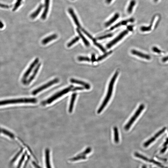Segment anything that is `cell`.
Returning a JSON list of instances; mask_svg holds the SVG:
<instances>
[{
  "label": "cell",
  "instance_id": "34",
  "mask_svg": "<svg viewBox=\"0 0 168 168\" xmlns=\"http://www.w3.org/2000/svg\"><path fill=\"white\" fill-rule=\"evenodd\" d=\"M23 149H21L20 151L17 153V154H16V155L14 157V158H13V160L11 161V163H14V162L16 160H17V159L18 157L20 155V154H21L22 152H23Z\"/></svg>",
  "mask_w": 168,
  "mask_h": 168
},
{
  "label": "cell",
  "instance_id": "41",
  "mask_svg": "<svg viewBox=\"0 0 168 168\" xmlns=\"http://www.w3.org/2000/svg\"><path fill=\"white\" fill-rule=\"evenodd\" d=\"M96 59L95 56V55H92L91 56V61L93 63V62L96 61Z\"/></svg>",
  "mask_w": 168,
  "mask_h": 168
},
{
  "label": "cell",
  "instance_id": "33",
  "mask_svg": "<svg viewBox=\"0 0 168 168\" xmlns=\"http://www.w3.org/2000/svg\"><path fill=\"white\" fill-rule=\"evenodd\" d=\"M112 36V34H108L104 35L103 36L99 37V38H97V39L100 40H102V39H105V38H111V37Z\"/></svg>",
  "mask_w": 168,
  "mask_h": 168
},
{
  "label": "cell",
  "instance_id": "25",
  "mask_svg": "<svg viewBox=\"0 0 168 168\" xmlns=\"http://www.w3.org/2000/svg\"><path fill=\"white\" fill-rule=\"evenodd\" d=\"M22 1L23 0H17L13 9V11H16L19 8V7L21 5Z\"/></svg>",
  "mask_w": 168,
  "mask_h": 168
},
{
  "label": "cell",
  "instance_id": "45",
  "mask_svg": "<svg viewBox=\"0 0 168 168\" xmlns=\"http://www.w3.org/2000/svg\"><path fill=\"white\" fill-rule=\"evenodd\" d=\"M128 30L130 31H132L133 30V26H129L127 27Z\"/></svg>",
  "mask_w": 168,
  "mask_h": 168
},
{
  "label": "cell",
  "instance_id": "12",
  "mask_svg": "<svg viewBox=\"0 0 168 168\" xmlns=\"http://www.w3.org/2000/svg\"><path fill=\"white\" fill-rule=\"evenodd\" d=\"M50 0H45V8L43 12L41 15V19H45L48 13L49 7Z\"/></svg>",
  "mask_w": 168,
  "mask_h": 168
},
{
  "label": "cell",
  "instance_id": "36",
  "mask_svg": "<svg viewBox=\"0 0 168 168\" xmlns=\"http://www.w3.org/2000/svg\"><path fill=\"white\" fill-rule=\"evenodd\" d=\"M166 130V128H164L163 129H162L161 130H160L157 132L156 134L155 135V136H154L156 138H157L160 135H161L162 134L163 132H164L165 130Z\"/></svg>",
  "mask_w": 168,
  "mask_h": 168
},
{
  "label": "cell",
  "instance_id": "1",
  "mask_svg": "<svg viewBox=\"0 0 168 168\" xmlns=\"http://www.w3.org/2000/svg\"><path fill=\"white\" fill-rule=\"evenodd\" d=\"M118 74L119 73L118 71H117L116 72L113 76L112 79H111L110 82V83L107 96L104 100L103 102H102L101 105L99 109L97 111L98 114L100 113L101 112L104 108L107 105L108 102H109L110 99L111 95L112 94L114 84V83H115V80L116 79L117 76H118Z\"/></svg>",
  "mask_w": 168,
  "mask_h": 168
},
{
  "label": "cell",
  "instance_id": "46",
  "mask_svg": "<svg viewBox=\"0 0 168 168\" xmlns=\"http://www.w3.org/2000/svg\"><path fill=\"white\" fill-rule=\"evenodd\" d=\"M168 138L167 139H166V142L164 143L163 146H166L167 145H168Z\"/></svg>",
  "mask_w": 168,
  "mask_h": 168
},
{
  "label": "cell",
  "instance_id": "7",
  "mask_svg": "<svg viewBox=\"0 0 168 168\" xmlns=\"http://www.w3.org/2000/svg\"><path fill=\"white\" fill-rule=\"evenodd\" d=\"M39 61V59L38 58H37L36 59L32 64H31L29 68L24 74L23 78H22V81H23V83L26 84L27 78H28V77L29 76L30 74L32 72L34 67L38 63Z\"/></svg>",
  "mask_w": 168,
  "mask_h": 168
},
{
  "label": "cell",
  "instance_id": "38",
  "mask_svg": "<svg viewBox=\"0 0 168 168\" xmlns=\"http://www.w3.org/2000/svg\"><path fill=\"white\" fill-rule=\"evenodd\" d=\"M152 50L153 51L157 53L160 54L161 53V50H160L159 49L156 47H153L152 48Z\"/></svg>",
  "mask_w": 168,
  "mask_h": 168
},
{
  "label": "cell",
  "instance_id": "44",
  "mask_svg": "<svg viewBox=\"0 0 168 168\" xmlns=\"http://www.w3.org/2000/svg\"><path fill=\"white\" fill-rule=\"evenodd\" d=\"M167 147L165 146L164 148H163V149L161 150V153H164L166 151V149H167Z\"/></svg>",
  "mask_w": 168,
  "mask_h": 168
},
{
  "label": "cell",
  "instance_id": "19",
  "mask_svg": "<svg viewBox=\"0 0 168 168\" xmlns=\"http://www.w3.org/2000/svg\"><path fill=\"white\" fill-rule=\"evenodd\" d=\"M44 5L42 4H40L38 8L36 11L31 15L30 17L32 19H35L39 14L41 10H42Z\"/></svg>",
  "mask_w": 168,
  "mask_h": 168
},
{
  "label": "cell",
  "instance_id": "40",
  "mask_svg": "<svg viewBox=\"0 0 168 168\" xmlns=\"http://www.w3.org/2000/svg\"><path fill=\"white\" fill-rule=\"evenodd\" d=\"M32 165L34 166V167L35 168H42L41 167V166L37 164V163H36L35 162H32Z\"/></svg>",
  "mask_w": 168,
  "mask_h": 168
},
{
  "label": "cell",
  "instance_id": "29",
  "mask_svg": "<svg viewBox=\"0 0 168 168\" xmlns=\"http://www.w3.org/2000/svg\"><path fill=\"white\" fill-rule=\"evenodd\" d=\"M26 155V153L25 152L24 154H23L21 158L19 160L17 168H20L22 163H23L24 161Z\"/></svg>",
  "mask_w": 168,
  "mask_h": 168
},
{
  "label": "cell",
  "instance_id": "37",
  "mask_svg": "<svg viewBox=\"0 0 168 168\" xmlns=\"http://www.w3.org/2000/svg\"><path fill=\"white\" fill-rule=\"evenodd\" d=\"M11 5H9L7 4L1 3H0V8L4 9H8L12 7Z\"/></svg>",
  "mask_w": 168,
  "mask_h": 168
},
{
  "label": "cell",
  "instance_id": "50",
  "mask_svg": "<svg viewBox=\"0 0 168 168\" xmlns=\"http://www.w3.org/2000/svg\"><path fill=\"white\" fill-rule=\"evenodd\" d=\"M1 133V128H0V133Z\"/></svg>",
  "mask_w": 168,
  "mask_h": 168
},
{
  "label": "cell",
  "instance_id": "24",
  "mask_svg": "<svg viewBox=\"0 0 168 168\" xmlns=\"http://www.w3.org/2000/svg\"><path fill=\"white\" fill-rule=\"evenodd\" d=\"M112 52V51H110L108 52L105 53V54H104V55H102L99 56V57H98V59H96V61H99L101 60H102V59H105V58L107 57V56L109 55H110L111 54Z\"/></svg>",
  "mask_w": 168,
  "mask_h": 168
},
{
  "label": "cell",
  "instance_id": "30",
  "mask_svg": "<svg viewBox=\"0 0 168 168\" xmlns=\"http://www.w3.org/2000/svg\"><path fill=\"white\" fill-rule=\"evenodd\" d=\"M152 23L149 26H143L141 28V30L142 32H147V31H149L151 30L152 27Z\"/></svg>",
  "mask_w": 168,
  "mask_h": 168
},
{
  "label": "cell",
  "instance_id": "16",
  "mask_svg": "<svg viewBox=\"0 0 168 168\" xmlns=\"http://www.w3.org/2000/svg\"><path fill=\"white\" fill-rule=\"evenodd\" d=\"M77 95V93H74L73 94L72 96H71L69 109V111L70 113H71L72 112Z\"/></svg>",
  "mask_w": 168,
  "mask_h": 168
},
{
  "label": "cell",
  "instance_id": "18",
  "mask_svg": "<svg viewBox=\"0 0 168 168\" xmlns=\"http://www.w3.org/2000/svg\"><path fill=\"white\" fill-rule=\"evenodd\" d=\"M120 15L118 13H116L115 14L113 17H112V18L110 19L109 21L105 23V26L106 27L109 26L112 23H114L119 17Z\"/></svg>",
  "mask_w": 168,
  "mask_h": 168
},
{
  "label": "cell",
  "instance_id": "4",
  "mask_svg": "<svg viewBox=\"0 0 168 168\" xmlns=\"http://www.w3.org/2000/svg\"><path fill=\"white\" fill-rule=\"evenodd\" d=\"M145 108V105L144 104H142L140 105L139 108H138L137 110L135 112L133 116L129 120L128 122L126 125L125 127V129L126 130H128L130 128L131 126H132L133 123L134 122L135 120L137 118V117L142 112V111Z\"/></svg>",
  "mask_w": 168,
  "mask_h": 168
},
{
  "label": "cell",
  "instance_id": "26",
  "mask_svg": "<svg viewBox=\"0 0 168 168\" xmlns=\"http://www.w3.org/2000/svg\"><path fill=\"white\" fill-rule=\"evenodd\" d=\"M135 156L140 158L142 159L143 160L145 161L150 162V160L147 158V157L144 156L143 155H141L137 153H135L134 154Z\"/></svg>",
  "mask_w": 168,
  "mask_h": 168
},
{
  "label": "cell",
  "instance_id": "47",
  "mask_svg": "<svg viewBox=\"0 0 168 168\" xmlns=\"http://www.w3.org/2000/svg\"><path fill=\"white\" fill-rule=\"evenodd\" d=\"M112 1V0H106V2L108 4H109Z\"/></svg>",
  "mask_w": 168,
  "mask_h": 168
},
{
  "label": "cell",
  "instance_id": "13",
  "mask_svg": "<svg viewBox=\"0 0 168 168\" xmlns=\"http://www.w3.org/2000/svg\"><path fill=\"white\" fill-rule=\"evenodd\" d=\"M70 81L71 83L80 84L81 85L84 86V88L87 89V90H90V85L87 83L75 79L74 78L71 79Z\"/></svg>",
  "mask_w": 168,
  "mask_h": 168
},
{
  "label": "cell",
  "instance_id": "10",
  "mask_svg": "<svg viewBox=\"0 0 168 168\" xmlns=\"http://www.w3.org/2000/svg\"><path fill=\"white\" fill-rule=\"evenodd\" d=\"M41 66V64L39 63L37 65L36 67L34 70L33 73L32 74V75L30 77L29 79L26 81V84H29L32 82V80L34 79L36 76L38 74V71L40 69V66Z\"/></svg>",
  "mask_w": 168,
  "mask_h": 168
},
{
  "label": "cell",
  "instance_id": "9",
  "mask_svg": "<svg viewBox=\"0 0 168 168\" xmlns=\"http://www.w3.org/2000/svg\"><path fill=\"white\" fill-rule=\"evenodd\" d=\"M45 163L46 168H52L50 160V151L48 148L45 150Z\"/></svg>",
  "mask_w": 168,
  "mask_h": 168
},
{
  "label": "cell",
  "instance_id": "8",
  "mask_svg": "<svg viewBox=\"0 0 168 168\" xmlns=\"http://www.w3.org/2000/svg\"><path fill=\"white\" fill-rule=\"evenodd\" d=\"M128 31L127 30H125L124 31H123V32H122L121 33H120V34L118 35V36H117L116 38L114 39L112 41H111V42L107 45V48L108 49L111 48L114 45L117 43L118 41H119L120 40H121L122 39L123 37L125 36L128 33Z\"/></svg>",
  "mask_w": 168,
  "mask_h": 168
},
{
  "label": "cell",
  "instance_id": "22",
  "mask_svg": "<svg viewBox=\"0 0 168 168\" xmlns=\"http://www.w3.org/2000/svg\"><path fill=\"white\" fill-rule=\"evenodd\" d=\"M114 141L116 143H118L119 141V132L118 129L117 127L114 128Z\"/></svg>",
  "mask_w": 168,
  "mask_h": 168
},
{
  "label": "cell",
  "instance_id": "5",
  "mask_svg": "<svg viewBox=\"0 0 168 168\" xmlns=\"http://www.w3.org/2000/svg\"><path fill=\"white\" fill-rule=\"evenodd\" d=\"M59 80L58 78H56L54 79L51 80V81L49 82L48 83L42 86H41L38 89H36L32 91V94L34 95H36L37 94L39 93L40 92L46 89H47L48 87H49L50 86L56 84L59 82Z\"/></svg>",
  "mask_w": 168,
  "mask_h": 168
},
{
  "label": "cell",
  "instance_id": "27",
  "mask_svg": "<svg viewBox=\"0 0 168 168\" xmlns=\"http://www.w3.org/2000/svg\"><path fill=\"white\" fill-rule=\"evenodd\" d=\"M79 38L78 37H76L75 38L73 39L72 41H71L70 42H69L67 44V47H71L73 45L75 44L76 42L79 41Z\"/></svg>",
  "mask_w": 168,
  "mask_h": 168
},
{
  "label": "cell",
  "instance_id": "3",
  "mask_svg": "<svg viewBox=\"0 0 168 168\" xmlns=\"http://www.w3.org/2000/svg\"><path fill=\"white\" fill-rule=\"evenodd\" d=\"M73 87V86L71 85L67 87V88L58 92V93L55 94L51 96V97L48 98L47 100L43 101L41 103V104L43 105L50 104L52 103L53 102L55 101L56 100L69 93L71 90H72Z\"/></svg>",
  "mask_w": 168,
  "mask_h": 168
},
{
  "label": "cell",
  "instance_id": "42",
  "mask_svg": "<svg viewBox=\"0 0 168 168\" xmlns=\"http://www.w3.org/2000/svg\"><path fill=\"white\" fill-rule=\"evenodd\" d=\"M4 26V24L3 22L0 21V29H2Z\"/></svg>",
  "mask_w": 168,
  "mask_h": 168
},
{
  "label": "cell",
  "instance_id": "21",
  "mask_svg": "<svg viewBox=\"0 0 168 168\" xmlns=\"http://www.w3.org/2000/svg\"><path fill=\"white\" fill-rule=\"evenodd\" d=\"M136 3V1L135 0H132L130 1L129 6L127 9V13L129 14H131L133 11V8Z\"/></svg>",
  "mask_w": 168,
  "mask_h": 168
},
{
  "label": "cell",
  "instance_id": "17",
  "mask_svg": "<svg viewBox=\"0 0 168 168\" xmlns=\"http://www.w3.org/2000/svg\"><path fill=\"white\" fill-rule=\"evenodd\" d=\"M58 37L57 35L56 34H54L50 36L47 37L44 39H43L42 41V43L43 44L45 45L50 41H52L53 40L57 38Z\"/></svg>",
  "mask_w": 168,
  "mask_h": 168
},
{
  "label": "cell",
  "instance_id": "11",
  "mask_svg": "<svg viewBox=\"0 0 168 168\" xmlns=\"http://www.w3.org/2000/svg\"><path fill=\"white\" fill-rule=\"evenodd\" d=\"M68 12H69L70 14V15L71 17H72L73 19V20L74 22H75V24L76 25V26L79 28H81V26H80L79 22L76 15L75 14L72 8H69L68 10Z\"/></svg>",
  "mask_w": 168,
  "mask_h": 168
},
{
  "label": "cell",
  "instance_id": "28",
  "mask_svg": "<svg viewBox=\"0 0 168 168\" xmlns=\"http://www.w3.org/2000/svg\"><path fill=\"white\" fill-rule=\"evenodd\" d=\"M156 139L155 136L151 138L148 140L147 141V142L145 143L144 144V146L145 147H146L149 146L150 144L152 143V142L155 141V139Z\"/></svg>",
  "mask_w": 168,
  "mask_h": 168
},
{
  "label": "cell",
  "instance_id": "20",
  "mask_svg": "<svg viewBox=\"0 0 168 168\" xmlns=\"http://www.w3.org/2000/svg\"><path fill=\"white\" fill-rule=\"evenodd\" d=\"M76 31L78 34L79 35L80 38L82 39L85 46L87 47H89V46H90V43L85 38V37H84V36L83 35V34L82 33L79 29H77Z\"/></svg>",
  "mask_w": 168,
  "mask_h": 168
},
{
  "label": "cell",
  "instance_id": "14",
  "mask_svg": "<svg viewBox=\"0 0 168 168\" xmlns=\"http://www.w3.org/2000/svg\"><path fill=\"white\" fill-rule=\"evenodd\" d=\"M134 21V19L133 18H131L126 20L120 22L119 23H117V24L114 25L110 29V31L112 30H113L118 27L122 26V25H126L129 22H133Z\"/></svg>",
  "mask_w": 168,
  "mask_h": 168
},
{
  "label": "cell",
  "instance_id": "15",
  "mask_svg": "<svg viewBox=\"0 0 168 168\" xmlns=\"http://www.w3.org/2000/svg\"><path fill=\"white\" fill-rule=\"evenodd\" d=\"M131 52L132 54L139 56V57L143 58L148 59V60H149L151 59V56L145 54L140 52L139 51H137L136 50H132Z\"/></svg>",
  "mask_w": 168,
  "mask_h": 168
},
{
  "label": "cell",
  "instance_id": "43",
  "mask_svg": "<svg viewBox=\"0 0 168 168\" xmlns=\"http://www.w3.org/2000/svg\"><path fill=\"white\" fill-rule=\"evenodd\" d=\"M168 60V56L163 58L162 59V61L163 62H166Z\"/></svg>",
  "mask_w": 168,
  "mask_h": 168
},
{
  "label": "cell",
  "instance_id": "39",
  "mask_svg": "<svg viewBox=\"0 0 168 168\" xmlns=\"http://www.w3.org/2000/svg\"><path fill=\"white\" fill-rule=\"evenodd\" d=\"M84 87H75L73 88L72 90V91H76L77 90H84Z\"/></svg>",
  "mask_w": 168,
  "mask_h": 168
},
{
  "label": "cell",
  "instance_id": "48",
  "mask_svg": "<svg viewBox=\"0 0 168 168\" xmlns=\"http://www.w3.org/2000/svg\"><path fill=\"white\" fill-rule=\"evenodd\" d=\"M142 168H147L146 166L145 165H144L143 166Z\"/></svg>",
  "mask_w": 168,
  "mask_h": 168
},
{
  "label": "cell",
  "instance_id": "2",
  "mask_svg": "<svg viewBox=\"0 0 168 168\" xmlns=\"http://www.w3.org/2000/svg\"><path fill=\"white\" fill-rule=\"evenodd\" d=\"M38 100L35 98H21L0 101V105L17 103H36Z\"/></svg>",
  "mask_w": 168,
  "mask_h": 168
},
{
  "label": "cell",
  "instance_id": "49",
  "mask_svg": "<svg viewBox=\"0 0 168 168\" xmlns=\"http://www.w3.org/2000/svg\"><path fill=\"white\" fill-rule=\"evenodd\" d=\"M154 1H155V2H157V1H158V0H154Z\"/></svg>",
  "mask_w": 168,
  "mask_h": 168
},
{
  "label": "cell",
  "instance_id": "31",
  "mask_svg": "<svg viewBox=\"0 0 168 168\" xmlns=\"http://www.w3.org/2000/svg\"><path fill=\"white\" fill-rule=\"evenodd\" d=\"M93 42L94 44L96 46V47H97L98 48H99L100 49L102 52H105L106 51L105 49L102 47V46L101 45V44L99 43L96 42V41H93Z\"/></svg>",
  "mask_w": 168,
  "mask_h": 168
},
{
  "label": "cell",
  "instance_id": "23",
  "mask_svg": "<svg viewBox=\"0 0 168 168\" xmlns=\"http://www.w3.org/2000/svg\"><path fill=\"white\" fill-rule=\"evenodd\" d=\"M1 133L9 137L12 139H14V136L13 134L5 129L1 128Z\"/></svg>",
  "mask_w": 168,
  "mask_h": 168
},
{
  "label": "cell",
  "instance_id": "32",
  "mask_svg": "<svg viewBox=\"0 0 168 168\" xmlns=\"http://www.w3.org/2000/svg\"><path fill=\"white\" fill-rule=\"evenodd\" d=\"M78 60L79 61H87L90 62L91 59L88 57H84V56H79L78 58Z\"/></svg>",
  "mask_w": 168,
  "mask_h": 168
},
{
  "label": "cell",
  "instance_id": "35",
  "mask_svg": "<svg viewBox=\"0 0 168 168\" xmlns=\"http://www.w3.org/2000/svg\"><path fill=\"white\" fill-rule=\"evenodd\" d=\"M82 32H84L86 35H87V37H88L90 39H91L93 40V41H96V40H95L94 38H93L92 36L90 34H89L88 32H87V31L85 30L84 29H82Z\"/></svg>",
  "mask_w": 168,
  "mask_h": 168
},
{
  "label": "cell",
  "instance_id": "6",
  "mask_svg": "<svg viewBox=\"0 0 168 168\" xmlns=\"http://www.w3.org/2000/svg\"><path fill=\"white\" fill-rule=\"evenodd\" d=\"M92 151V148L88 147L83 152L80 153L76 156L69 159V161L70 162H75L82 160H85L86 159V155L89 154Z\"/></svg>",
  "mask_w": 168,
  "mask_h": 168
}]
</instances>
